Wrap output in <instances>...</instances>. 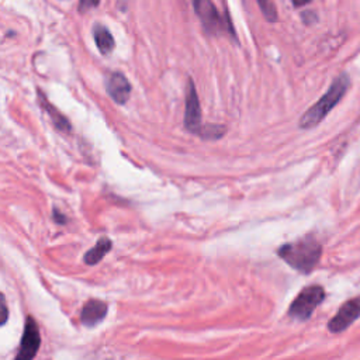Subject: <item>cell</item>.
<instances>
[{
    "mask_svg": "<svg viewBox=\"0 0 360 360\" xmlns=\"http://www.w3.org/2000/svg\"><path fill=\"white\" fill-rule=\"evenodd\" d=\"M277 255L292 269L308 274L318 264L322 255V248L315 238L305 236L295 242L280 246Z\"/></svg>",
    "mask_w": 360,
    "mask_h": 360,
    "instance_id": "6da1fadb",
    "label": "cell"
},
{
    "mask_svg": "<svg viewBox=\"0 0 360 360\" xmlns=\"http://www.w3.org/2000/svg\"><path fill=\"white\" fill-rule=\"evenodd\" d=\"M349 84H350L349 76L346 73L339 75L332 82L328 91L311 108H308L304 112V115L300 118V127L304 129H308L318 125L329 114V111L340 101V98L346 94Z\"/></svg>",
    "mask_w": 360,
    "mask_h": 360,
    "instance_id": "7a4b0ae2",
    "label": "cell"
},
{
    "mask_svg": "<svg viewBox=\"0 0 360 360\" xmlns=\"http://www.w3.org/2000/svg\"><path fill=\"white\" fill-rule=\"evenodd\" d=\"M325 291L321 285H309L301 290L288 308V315L297 321H307L315 308L323 301Z\"/></svg>",
    "mask_w": 360,
    "mask_h": 360,
    "instance_id": "3957f363",
    "label": "cell"
},
{
    "mask_svg": "<svg viewBox=\"0 0 360 360\" xmlns=\"http://www.w3.org/2000/svg\"><path fill=\"white\" fill-rule=\"evenodd\" d=\"M41 345V335L37 321L32 316L25 318V326L21 336L18 353L15 356L17 360H31L37 356Z\"/></svg>",
    "mask_w": 360,
    "mask_h": 360,
    "instance_id": "277c9868",
    "label": "cell"
},
{
    "mask_svg": "<svg viewBox=\"0 0 360 360\" xmlns=\"http://www.w3.org/2000/svg\"><path fill=\"white\" fill-rule=\"evenodd\" d=\"M194 8L207 32L218 34L225 30H229L233 34V30L225 27L224 18L219 15L211 0H194Z\"/></svg>",
    "mask_w": 360,
    "mask_h": 360,
    "instance_id": "5b68a950",
    "label": "cell"
},
{
    "mask_svg": "<svg viewBox=\"0 0 360 360\" xmlns=\"http://www.w3.org/2000/svg\"><path fill=\"white\" fill-rule=\"evenodd\" d=\"M184 127L188 132L198 134L202 128L201 124V107L198 101V96L194 87L193 80H188L187 93H186V112H184Z\"/></svg>",
    "mask_w": 360,
    "mask_h": 360,
    "instance_id": "8992f818",
    "label": "cell"
},
{
    "mask_svg": "<svg viewBox=\"0 0 360 360\" xmlns=\"http://www.w3.org/2000/svg\"><path fill=\"white\" fill-rule=\"evenodd\" d=\"M359 316H360V297H356V298L346 301L339 308L336 315L329 321L328 328L333 333L342 332V330L347 329L350 326V323H353Z\"/></svg>",
    "mask_w": 360,
    "mask_h": 360,
    "instance_id": "52a82bcc",
    "label": "cell"
},
{
    "mask_svg": "<svg viewBox=\"0 0 360 360\" xmlns=\"http://www.w3.org/2000/svg\"><path fill=\"white\" fill-rule=\"evenodd\" d=\"M105 90L117 104H125L131 94V84L121 72H112L105 77Z\"/></svg>",
    "mask_w": 360,
    "mask_h": 360,
    "instance_id": "ba28073f",
    "label": "cell"
},
{
    "mask_svg": "<svg viewBox=\"0 0 360 360\" xmlns=\"http://www.w3.org/2000/svg\"><path fill=\"white\" fill-rule=\"evenodd\" d=\"M107 311H108V305L104 301L91 298V300L86 301V304L82 308L80 322L84 326L93 328V326H96L97 323H100L105 318Z\"/></svg>",
    "mask_w": 360,
    "mask_h": 360,
    "instance_id": "9c48e42d",
    "label": "cell"
},
{
    "mask_svg": "<svg viewBox=\"0 0 360 360\" xmlns=\"http://www.w3.org/2000/svg\"><path fill=\"white\" fill-rule=\"evenodd\" d=\"M38 97H39V104H41V105L44 107V110L48 112V115L51 117L53 125H55L59 131H62V132H69V131L72 129L69 120H68L65 115H62V114L48 101V98H46L41 91H38Z\"/></svg>",
    "mask_w": 360,
    "mask_h": 360,
    "instance_id": "30bf717a",
    "label": "cell"
},
{
    "mask_svg": "<svg viewBox=\"0 0 360 360\" xmlns=\"http://www.w3.org/2000/svg\"><path fill=\"white\" fill-rule=\"evenodd\" d=\"M111 248H112V243H111V240H110L108 238H105V236L100 238V239L97 240V243H96L90 250H87V252L84 253V256H83L84 263H86V264H90V266L97 264V263L101 262L103 257L111 250Z\"/></svg>",
    "mask_w": 360,
    "mask_h": 360,
    "instance_id": "8fae6325",
    "label": "cell"
},
{
    "mask_svg": "<svg viewBox=\"0 0 360 360\" xmlns=\"http://www.w3.org/2000/svg\"><path fill=\"white\" fill-rule=\"evenodd\" d=\"M93 38H94V42L98 48V51L103 53V55H108L112 49H114V38L112 35L110 34V31L103 27V25H94L93 28Z\"/></svg>",
    "mask_w": 360,
    "mask_h": 360,
    "instance_id": "7c38bea8",
    "label": "cell"
},
{
    "mask_svg": "<svg viewBox=\"0 0 360 360\" xmlns=\"http://www.w3.org/2000/svg\"><path fill=\"white\" fill-rule=\"evenodd\" d=\"M225 131H226V128L224 125L208 124V125H202L198 135L204 139H219L225 134Z\"/></svg>",
    "mask_w": 360,
    "mask_h": 360,
    "instance_id": "4fadbf2b",
    "label": "cell"
},
{
    "mask_svg": "<svg viewBox=\"0 0 360 360\" xmlns=\"http://www.w3.org/2000/svg\"><path fill=\"white\" fill-rule=\"evenodd\" d=\"M263 15L266 17V20L269 21H276L277 20V10H276V6L271 0H256Z\"/></svg>",
    "mask_w": 360,
    "mask_h": 360,
    "instance_id": "5bb4252c",
    "label": "cell"
},
{
    "mask_svg": "<svg viewBox=\"0 0 360 360\" xmlns=\"http://www.w3.org/2000/svg\"><path fill=\"white\" fill-rule=\"evenodd\" d=\"M98 3H100V0H80L77 8H79L80 13H86V11L91 10V8L97 7Z\"/></svg>",
    "mask_w": 360,
    "mask_h": 360,
    "instance_id": "9a60e30c",
    "label": "cell"
},
{
    "mask_svg": "<svg viewBox=\"0 0 360 360\" xmlns=\"http://www.w3.org/2000/svg\"><path fill=\"white\" fill-rule=\"evenodd\" d=\"M53 219H55L58 224H65V222H66V217L60 215V212H59L58 208H53Z\"/></svg>",
    "mask_w": 360,
    "mask_h": 360,
    "instance_id": "2e32d148",
    "label": "cell"
},
{
    "mask_svg": "<svg viewBox=\"0 0 360 360\" xmlns=\"http://www.w3.org/2000/svg\"><path fill=\"white\" fill-rule=\"evenodd\" d=\"M1 315H3L1 323H6V321H7V307H6V301H4V297L1 298Z\"/></svg>",
    "mask_w": 360,
    "mask_h": 360,
    "instance_id": "e0dca14e",
    "label": "cell"
},
{
    "mask_svg": "<svg viewBox=\"0 0 360 360\" xmlns=\"http://www.w3.org/2000/svg\"><path fill=\"white\" fill-rule=\"evenodd\" d=\"M291 1H292V4H294L295 7H301V6H305V4L311 3L312 0H291Z\"/></svg>",
    "mask_w": 360,
    "mask_h": 360,
    "instance_id": "ac0fdd59",
    "label": "cell"
}]
</instances>
